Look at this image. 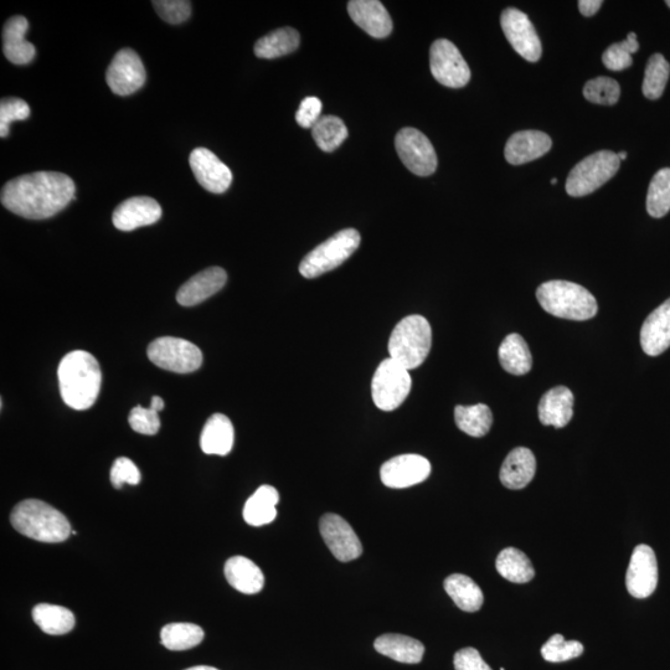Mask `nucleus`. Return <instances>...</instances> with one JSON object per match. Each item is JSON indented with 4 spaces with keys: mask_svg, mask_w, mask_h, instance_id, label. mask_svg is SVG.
Masks as SVG:
<instances>
[{
    "mask_svg": "<svg viewBox=\"0 0 670 670\" xmlns=\"http://www.w3.org/2000/svg\"><path fill=\"white\" fill-rule=\"evenodd\" d=\"M76 187L69 175L38 172L20 175L4 185L2 204L15 215L30 220L53 218L75 199Z\"/></svg>",
    "mask_w": 670,
    "mask_h": 670,
    "instance_id": "f257e3e1",
    "label": "nucleus"
},
{
    "mask_svg": "<svg viewBox=\"0 0 670 670\" xmlns=\"http://www.w3.org/2000/svg\"><path fill=\"white\" fill-rule=\"evenodd\" d=\"M61 398L74 410H87L99 398L102 373L94 355L75 350L61 360L58 370Z\"/></svg>",
    "mask_w": 670,
    "mask_h": 670,
    "instance_id": "f03ea898",
    "label": "nucleus"
},
{
    "mask_svg": "<svg viewBox=\"0 0 670 670\" xmlns=\"http://www.w3.org/2000/svg\"><path fill=\"white\" fill-rule=\"evenodd\" d=\"M10 522L20 534L41 543H61L72 533L69 520L63 513L36 499L15 505Z\"/></svg>",
    "mask_w": 670,
    "mask_h": 670,
    "instance_id": "7ed1b4c3",
    "label": "nucleus"
},
{
    "mask_svg": "<svg viewBox=\"0 0 670 670\" xmlns=\"http://www.w3.org/2000/svg\"><path fill=\"white\" fill-rule=\"evenodd\" d=\"M536 298L545 312L569 321H587L599 311L594 295L574 282H545L536 291Z\"/></svg>",
    "mask_w": 670,
    "mask_h": 670,
    "instance_id": "20e7f679",
    "label": "nucleus"
},
{
    "mask_svg": "<svg viewBox=\"0 0 670 670\" xmlns=\"http://www.w3.org/2000/svg\"><path fill=\"white\" fill-rule=\"evenodd\" d=\"M432 345V329L429 321L419 314L402 319L389 339L390 358L407 370L424 364Z\"/></svg>",
    "mask_w": 670,
    "mask_h": 670,
    "instance_id": "39448f33",
    "label": "nucleus"
},
{
    "mask_svg": "<svg viewBox=\"0 0 670 670\" xmlns=\"http://www.w3.org/2000/svg\"><path fill=\"white\" fill-rule=\"evenodd\" d=\"M360 241L362 237L355 229L339 231L304 257L301 275L312 280L343 265L359 249Z\"/></svg>",
    "mask_w": 670,
    "mask_h": 670,
    "instance_id": "423d86ee",
    "label": "nucleus"
},
{
    "mask_svg": "<svg viewBox=\"0 0 670 670\" xmlns=\"http://www.w3.org/2000/svg\"><path fill=\"white\" fill-rule=\"evenodd\" d=\"M621 161L616 153L601 151L576 164L566 180V192L570 197H586L615 177Z\"/></svg>",
    "mask_w": 670,
    "mask_h": 670,
    "instance_id": "0eeeda50",
    "label": "nucleus"
},
{
    "mask_svg": "<svg viewBox=\"0 0 670 670\" xmlns=\"http://www.w3.org/2000/svg\"><path fill=\"white\" fill-rule=\"evenodd\" d=\"M411 386L410 371L396 363L394 359H385L376 369L371 383L374 404L380 410L394 411L404 404L410 394Z\"/></svg>",
    "mask_w": 670,
    "mask_h": 670,
    "instance_id": "6e6552de",
    "label": "nucleus"
},
{
    "mask_svg": "<svg viewBox=\"0 0 670 670\" xmlns=\"http://www.w3.org/2000/svg\"><path fill=\"white\" fill-rule=\"evenodd\" d=\"M148 358L158 368L187 374L197 371L203 364V353L188 340L163 337L149 344Z\"/></svg>",
    "mask_w": 670,
    "mask_h": 670,
    "instance_id": "1a4fd4ad",
    "label": "nucleus"
},
{
    "mask_svg": "<svg viewBox=\"0 0 670 670\" xmlns=\"http://www.w3.org/2000/svg\"><path fill=\"white\" fill-rule=\"evenodd\" d=\"M432 76L441 85L451 89H461L471 80V70L463 59L461 51L450 40H436L430 50Z\"/></svg>",
    "mask_w": 670,
    "mask_h": 670,
    "instance_id": "9d476101",
    "label": "nucleus"
},
{
    "mask_svg": "<svg viewBox=\"0 0 670 670\" xmlns=\"http://www.w3.org/2000/svg\"><path fill=\"white\" fill-rule=\"evenodd\" d=\"M395 147L401 162L419 177H429L437 169L434 146L424 133L415 128H404L395 138Z\"/></svg>",
    "mask_w": 670,
    "mask_h": 670,
    "instance_id": "9b49d317",
    "label": "nucleus"
},
{
    "mask_svg": "<svg viewBox=\"0 0 670 670\" xmlns=\"http://www.w3.org/2000/svg\"><path fill=\"white\" fill-rule=\"evenodd\" d=\"M501 24L505 38L513 49L529 63H536L543 54V46L527 14L517 8L502 13Z\"/></svg>",
    "mask_w": 670,
    "mask_h": 670,
    "instance_id": "f8f14e48",
    "label": "nucleus"
},
{
    "mask_svg": "<svg viewBox=\"0 0 670 670\" xmlns=\"http://www.w3.org/2000/svg\"><path fill=\"white\" fill-rule=\"evenodd\" d=\"M146 77V69L136 51L123 49L108 66L106 80L113 94L130 96L142 89Z\"/></svg>",
    "mask_w": 670,
    "mask_h": 670,
    "instance_id": "ddd939ff",
    "label": "nucleus"
},
{
    "mask_svg": "<svg viewBox=\"0 0 670 670\" xmlns=\"http://www.w3.org/2000/svg\"><path fill=\"white\" fill-rule=\"evenodd\" d=\"M319 530L331 553L339 561L349 563L363 554V545L347 520L338 514L323 515Z\"/></svg>",
    "mask_w": 670,
    "mask_h": 670,
    "instance_id": "4468645a",
    "label": "nucleus"
},
{
    "mask_svg": "<svg viewBox=\"0 0 670 670\" xmlns=\"http://www.w3.org/2000/svg\"><path fill=\"white\" fill-rule=\"evenodd\" d=\"M658 585V564L651 546L638 545L633 550L626 575L628 592L636 599H647Z\"/></svg>",
    "mask_w": 670,
    "mask_h": 670,
    "instance_id": "2eb2a0df",
    "label": "nucleus"
},
{
    "mask_svg": "<svg viewBox=\"0 0 670 670\" xmlns=\"http://www.w3.org/2000/svg\"><path fill=\"white\" fill-rule=\"evenodd\" d=\"M431 463L420 455H401L385 462L380 469L381 482L386 487L404 489L429 478Z\"/></svg>",
    "mask_w": 670,
    "mask_h": 670,
    "instance_id": "dca6fc26",
    "label": "nucleus"
},
{
    "mask_svg": "<svg viewBox=\"0 0 670 670\" xmlns=\"http://www.w3.org/2000/svg\"><path fill=\"white\" fill-rule=\"evenodd\" d=\"M189 163L198 183L210 193L223 194L233 183L230 168L209 149H194L190 154Z\"/></svg>",
    "mask_w": 670,
    "mask_h": 670,
    "instance_id": "f3484780",
    "label": "nucleus"
},
{
    "mask_svg": "<svg viewBox=\"0 0 670 670\" xmlns=\"http://www.w3.org/2000/svg\"><path fill=\"white\" fill-rule=\"evenodd\" d=\"M162 208L157 200L148 197H134L123 201L113 211L112 221L121 231H133L142 226L156 224L162 218Z\"/></svg>",
    "mask_w": 670,
    "mask_h": 670,
    "instance_id": "a211bd4d",
    "label": "nucleus"
},
{
    "mask_svg": "<svg viewBox=\"0 0 670 670\" xmlns=\"http://www.w3.org/2000/svg\"><path fill=\"white\" fill-rule=\"evenodd\" d=\"M348 13L359 28L375 39H384L393 32V20L378 0H352Z\"/></svg>",
    "mask_w": 670,
    "mask_h": 670,
    "instance_id": "6ab92c4d",
    "label": "nucleus"
},
{
    "mask_svg": "<svg viewBox=\"0 0 670 670\" xmlns=\"http://www.w3.org/2000/svg\"><path fill=\"white\" fill-rule=\"evenodd\" d=\"M226 281H228V275H226L224 268H206L179 288L177 301L180 306H197V304L208 300L215 293L223 290Z\"/></svg>",
    "mask_w": 670,
    "mask_h": 670,
    "instance_id": "aec40b11",
    "label": "nucleus"
},
{
    "mask_svg": "<svg viewBox=\"0 0 670 670\" xmlns=\"http://www.w3.org/2000/svg\"><path fill=\"white\" fill-rule=\"evenodd\" d=\"M553 147L548 134L540 131L514 133L505 144L504 157L512 166H522L545 156Z\"/></svg>",
    "mask_w": 670,
    "mask_h": 670,
    "instance_id": "412c9836",
    "label": "nucleus"
},
{
    "mask_svg": "<svg viewBox=\"0 0 670 670\" xmlns=\"http://www.w3.org/2000/svg\"><path fill=\"white\" fill-rule=\"evenodd\" d=\"M641 345L649 357H658L670 347V298L644 321Z\"/></svg>",
    "mask_w": 670,
    "mask_h": 670,
    "instance_id": "4be33fe9",
    "label": "nucleus"
},
{
    "mask_svg": "<svg viewBox=\"0 0 670 670\" xmlns=\"http://www.w3.org/2000/svg\"><path fill=\"white\" fill-rule=\"evenodd\" d=\"M574 394L566 386H556L543 395L539 402V420L544 426L563 429L574 416Z\"/></svg>",
    "mask_w": 670,
    "mask_h": 670,
    "instance_id": "5701e85b",
    "label": "nucleus"
},
{
    "mask_svg": "<svg viewBox=\"0 0 670 670\" xmlns=\"http://www.w3.org/2000/svg\"><path fill=\"white\" fill-rule=\"evenodd\" d=\"M28 29L29 22L22 15H15L5 23L3 28V53L10 63L28 65L34 60L35 46L25 39Z\"/></svg>",
    "mask_w": 670,
    "mask_h": 670,
    "instance_id": "b1692460",
    "label": "nucleus"
},
{
    "mask_svg": "<svg viewBox=\"0 0 670 670\" xmlns=\"http://www.w3.org/2000/svg\"><path fill=\"white\" fill-rule=\"evenodd\" d=\"M535 472L534 453L529 448L518 447L505 458L499 477L505 488L523 489L533 481Z\"/></svg>",
    "mask_w": 670,
    "mask_h": 670,
    "instance_id": "393cba45",
    "label": "nucleus"
},
{
    "mask_svg": "<svg viewBox=\"0 0 670 670\" xmlns=\"http://www.w3.org/2000/svg\"><path fill=\"white\" fill-rule=\"evenodd\" d=\"M234 441V426L229 417L214 414L201 432L200 447L206 455L226 456L233 450Z\"/></svg>",
    "mask_w": 670,
    "mask_h": 670,
    "instance_id": "a878e982",
    "label": "nucleus"
},
{
    "mask_svg": "<svg viewBox=\"0 0 670 670\" xmlns=\"http://www.w3.org/2000/svg\"><path fill=\"white\" fill-rule=\"evenodd\" d=\"M225 576L229 584L242 594L255 595L264 589V572L244 556H234L226 561Z\"/></svg>",
    "mask_w": 670,
    "mask_h": 670,
    "instance_id": "bb28decb",
    "label": "nucleus"
},
{
    "mask_svg": "<svg viewBox=\"0 0 670 670\" xmlns=\"http://www.w3.org/2000/svg\"><path fill=\"white\" fill-rule=\"evenodd\" d=\"M374 647L383 656L406 664L420 663L425 654V646L420 641L394 633L380 636L376 639Z\"/></svg>",
    "mask_w": 670,
    "mask_h": 670,
    "instance_id": "cd10ccee",
    "label": "nucleus"
},
{
    "mask_svg": "<svg viewBox=\"0 0 670 670\" xmlns=\"http://www.w3.org/2000/svg\"><path fill=\"white\" fill-rule=\"evenodd\" d=\"M499 362L507 373L528 374L533 367L532 353L522 335L513 333L505 338L498 350Z\"/></svg>",
    "mask_w": 670,
    "mask_h": 670,
    "instance_id": "c85d7f7f",
    "label": "nucleus"
},
{
    "mask_svg": "<svg viewBox=\"0 0 670 670\" xmlns=\"http://www.w3.org/2000/svg\"><path fill=\"white\" fill-rule=\"evenodd\" d=\"M278 502H280V494L276 488L261 486L245 504V522L252 527H262V525L272 523L277 517Z\"/></svg>",
    "mask_w": 670,
    "mask_h": 670,
    "instance_id": "c756f323",
    "label": "nucleus"
},
{
    "mask_svg": "<svg viewBox=\"0 0 670 670\" xmlns=\"http://www.w3.org/2000/svg\"><path fill=\"white\" fill-rule=\"evenodd\" d=\"M33 620L41 631L50 636H61L74 630L75 616L70 610L50 603H40L33 610Z\"/></svg>",
    "mask_w": 670,
    "mask_h": 670,
    "instance_id": "7c9ffc66",
    "label": "nucleus"
},
{
    "mask_svg": "<svg viewBox=\"0 0 670 670\" xmlns=\"http://www.w3.org/2000/svg\"><path fill=\"white\" fill-rule=\"evenodd\" d=\"M445 590L462 611L477 612L483 606L484 596L481 587L467 575L448 576L445 580Z\"/></svg>",
    "mask_w": 670,
    "mask_h": 670,
    "instance_id": "2f4dec72",
    "label": "nucleus"
},
{
    "mask_svg": "<svg viewBox=\"0 0 670 670\" xmlns=\"http://www.w3.org/2000/svg\"><path fill=\"white\" fill-rule=\"evenodd\" d=\"M300 33L293 28H281L264 36L255 45V55L260 59H277L298 49Z\"/></svg>",
    "mask_w": 670,
    "mask_h": 670,
    "instance_id": "473e14b6",
    "label": "nucleus"
},
{
    "mask_svg": "<svg viewBox=\"0 0 670 670\" xmlns=\"http://www.w3.org/2000/svg\"><path fill=\"white\" fill-rule=\"evenodd\" d=\"M496 568L505 580L514 584H525L535 576L532 561L528 556L515 548H507L498 555Z\"/></svg>",
    "mask_w": 670,
    "mask_h": 670,
    "instance_id": "72a5a7b5",
    "label": "nucleus"
},
{
    "mask_svg": "<svg viewBox=\"0 0 670 670\" xmlns=\"http://www.w3.org/2000/svg\"><path fill=\"white\" fill-rule=\"evenodd\" d=\"M455 420L458 429L468 436L483 437L491 430L493 414L489 406L477 404L473 406H457Z\"/></svg>",
    "mask_w": 670,
    "mask_h": 670,
    "instance_id": "f704fd0d",
    "label": "nucleus"
},
{
    "mask_svg": "<svg viewBox=\"0 0 670 670\" xmlns=\"http://www.w3.org/2000/svg\"><path fill=\"white\" fill-rule=\"evenodd\" d=\"M203 628L193 623H169L161 632L162 644L170 651H187L204 639Z\"/></svg>",
    "mask_w": 670,
    "mask_h": 670,
    "instance_id": "c9c22d12",
    "label": "nucleus"
},
{
    "mask_svg": "<svg viewBox=\"0 0 670 670\" xmlns=\"http://www.w3.org/2000/svg\"><path fill=\"white\" fill-rule=\"evenodd\" d=\"M312 136L323 152L332 153L347 139L348 128L339 117L324 116L312 128Z\"/></svg>",
    "mask_w": 670,
    "mask_h": 670,
    "instance_id": "e433bc0d",
    "label": "nucleus"
},
{
    "mask_svg": "<svg viewBox=\"0 0 670 670\" xmlns=\"http://www.w3.org/2000/svg\"><path fill=\"white\" fill-rule=\"evenodd\" d=\"M647 211L652 218H663L670 211V168L659 170L649 184Z\"/></svg>",
    "mask_w": 670,
    "mask_h": 670,
    "instance_id": "4c0bfd02",
    "label": "nucleus"
},
{
    "mask_svg": "<svg viewBox=\"0 0 670 670\" xmlns=\"http://www.w3.org/2000/svg\"><path fill=\"white\" fill-rule=\"evenodd\" d=\"M670 75V65L666 58L661 54H654L649 59L642 91L643 95L649 100L661 99Z\"/></svg>",
    "mask_w": 670,
    "mask_h": 670,
    "instance_id": "58836bf2",
    "label": "nucleus"
},
{
    "mask_svg": "<svg viewBox=\"0 0 670 670\" xmlns=\"http://www.w3.org/2000/svg\"><path fill=\"white\" fill-rule=\"evenodd\" d=\"M584 96L587 101L596 105L613 106L620 100L621 87L611 77H596L586 82Z\"/></svg>",
    "mask_w": 670,
    "mask_h": 670,
    "instance_id": "ea45409f",
    "label": "nucleus"
},
{
    "mask_svg": "<svg viewBox=\"0 0 670 670\" xmlns=\"http://www.w3.org/2000/svg\"><path fill=\"white\" fill-rule=\"evenodd\" d=\"M584 646L577 641H566L561 635H554L541 648V656L546 662L561 663L580 657Z\"/></svg>",
    "mask_w": 670,
    "mask_h": 670,
    "instance_id": "a19ab883",
    "label": "nucleus"
},
{
    "mask_svg": "<svg viewBox=\"0 0 670 670\" xmlns=\"http://www.w3.org/2000/svg\"><path fill=\"white\" fill-rule=\"evenodd\" d=\"M30 107L27 102L9 97L0 102V137H8L9 127L15 121L28 120Z\"/></svg>",
    "mask_w": 670,
    "mask_h": 670,
    "instance_id": "79ce46f5",
    "label": "nucleus"
},
{
    "mask_svg": "<svg viewBox=\"0 0 670 670\" xmlns=\"http://www.w3.org/2000/svg\"><path fill=\"white\" fill-rule=\"evenodd\" d=\"M152 4L159 17L169 24H182L192 15V3L188 0H156Z\"/></svg>",
    "mask_w": 670,
    "mask_h": 670,
    "instance_id": "37998d69",
    "label": "nucleus"
},
{
    "mask_svg": "<svg viewBox=\"0 0 670 670\" xmlns=\"http://www.w3.org/2000/svg\"><path fill=\"white\" fill-rule=\"evenodd\" d=\"M128 422L138 434L153 436L161 429V419L151 407L137 406L131 411Z\"/></svg>",
    "mask_w": 670,
    "mask_h": 670,
    "instance_id": "c03bdc74",
    "label": "nucleus"
},
{
    "mask_svg": "<svg viewBox=\"0 0 670 670\" xmlns=\"http://www.w3.org/2000/svg\"><path fill=\"white\" fill-rule=\"evenodd\" d=\"M139 482H141V472L130 458H117L111 469L112 486L121 489L125 484L137 486Z\"/></svg>",
    "mask_w": 670,
    "mask_h": 670,
    "instance_id": "a18cd8bd",
    "label": "nucleus"
},
{
    "mask_svg": "<svg viewBox=\"0 0 670 670\" xmlns=\"http://www.w3.org/2000/svg\"><path fill=\"white\" fill-rule=\"evenodd\" d=\"M322 101L318 97H306L296 113V121L303 128H313L321 120Z\"/></svg>",
    "mask_w": 670,
    "mask_h": 670,
    "instance_id": "49530a36",
    "label": "nucleus"
},
{
    "mask_svg": "<svg viewBox=\"0 0 670 670\" xmlns=\"http://www.w3.org/2000/svg\"><path fill=\"white\" fill-rule=\"evenodd\" d=\"M603 64L611 71H623L633 64L632 55L623 48L622 43L608 46L602 55Z\"/></svg>",
    "mask_w": 670,
    "mask_h": 670,
    "instance_id": "de8ad7c7",
    "label": "nucleus"
},
{
    "mask_svg": "<svg viewBox=\"0 0 670 670\" xmlns=\"http://www.w3.org/2000/svg\"><path fill=\"white\" fill-rule=\"evenodd\" d=\"M456 670H492L486 662L483 661L481 654L476 648H463L455 654Z\"/></svg>",
    "mask_w": 670,
    "mask_h": 670,
    "instance_id": "09e8293b",
    "label": "nucleus"
},
{
    "mask_svg": "<svg viewBox=\"0 0 670 670\" xmlns=\"http://www.w3.org/2000/svg\"><path fill=\"white\" fill-rule=\"evenodd\" d=\"M602 4V0H580L579 9L581 14L585 15V17H592V15L599 12Z\"/></svg>",
    "mask_w": 670,
    "mask_h": 670,
    "instance_id": "8fccbe9b",
    "label": "nucleus"
},
{
    "mask_svg": "<svg viewBox=\"0 0 670 670\" xmlns=\"http://www.w3.org/2000/svg\"><path fill=\"white\" fill-rule=\"evenodd\" d=\"M622 45L623 48H625L631 55L636 54L639 50L637 35L635 33L628 34L627 39L622 41Z\"/></svg>",
    "mask_w": 670,
    "mask_h": 670,
    "instance_id": "3c124183",
    "label": "nucleus"
},
{
    "mask_svg": "<svg viewBox=\"0 0 670 670\" xmlns=\"http://www.w3.org/2000/svg\"><path fill=\"white\" fill-rule=\"evenodd\" d=\"M164 406H166V404H164V400L162 398H159V396H153L151 406L149 407H151V409L154 411L159 412L164 409Z\"/></svg>",
    "mask_w": 670,
    "mask_h": 670,
    "instance_id": "603ef678",
    "label": "nucleus"
},
{
    "mask_svg": "<svg viewBox=\"0 0 670 670\" xmlns=\"http://www.w3.org/2000/svg\"><path fill=\"white\" fill-rule=\"evenodd\" d=\"M185 670H219L214 667H208V666H198V667H193Z\"/></svg>",
    "mask_w": 670,
    "mask_h": 670,
    "instance_id": "864d4df0",
    "label": "nucleus"
},
{
    "mask_svg": "<svg viewBox=\"0 0 670 670\" xmlns=\"http://www.w3.org/2000/svg\"><path fill=\"white\" fill-rule=\"evenodd\" d=\"M618 158H620V161H625L627 159V153L626 152H621L617 154Z\"/></svg>",
    "mask_w": 670,
    "mask_h": 670,
    "instance_id": "5fc2aeb1",
    "label": "nucleus"
},
{
    "mask_svg": "<svg viewBox=\"0 0 670 670\" xmlns=\"http://www.w3.org/2000/svg\"><path fill=\"white\" fill-rule=\"evenodd\" d=\"M551 184H553V185L558 184V179H556V178L551 179Z\"/></svg>",
    "mask_w": 670,
    "mask_h": 670,
    "instance_id": "6e6d98bb",
    "label": "nucleus"
},
{
    "mask_svg": "<svg viewBox=\"0 0 670 670\" xmlns=\"http://www.w3.org/2000/svg\"><path fill=\"white\" fill-rule=\"evenodd\" d=\"M666 4H667L668 7L670 8V0H667Z\"/></svg>",
    "mask_w": 670,
    "mask_h": 670,
    "instance_id": "4d7b16f0",
    "label": "nucleus"
}]
</instances>
